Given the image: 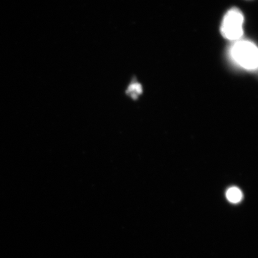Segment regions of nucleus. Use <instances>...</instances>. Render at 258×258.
<instances>
[{"instance_id": "nucleus-3", "label": "nucleus", "mask_w": 258, "mask_h": 258, "mask_svg": "<svg viewBox=\"0 0 258 258\" xmlns=\"http://www.w3.org/2000/svg\"><path fill=\"white\" fill-rule=\"evenodd\" d=\"M226 196L230 203H238L242 200V193L238 188L232 187L227 190Z\"/></svg>"}, {"instance_id": "nucleus-1", "label": "nucleus", "mask_w": 258, "mask_h": 258, "mask_svg": "<svg viewBox=\"0 0 258 258\" xmlns=\"http://www.w3.org/2000/svg\"><path fill=\"white\" fill-rule=\"evenodd\" d=\"M232 58L244 69L254 70L258 63L257 48L252 42L237 41L231 50Z\"/></svg>"}, {"instance_id": "nucleus-2", "label": "nucleus", "mask_w": 258, "mask_h": 258, "mask_svg": "<svg viewBox=\"0 0 258 258\" xmlns=\"http://www.w3.org/2000/svg\"><path fill=\"white\" fill-rule=\"evenodd\" d=\"M244 16L237 8L229 10L222 21L221 33L227 40H238L243 35Z\"/></svg>"}, {"instance_id": "nucleus-4", "label": "nucleus", "mask_w": 258, "mask_h": 258, "mask_svg": "<svg viewBox=\"0 0 258 258\" xmlns=\"http://www.w3.org/2000/svg\"><path fill=\"white\" fill-rule=\"evenodd\" d=\"M142 86L138 83H134L129 87L128 90V93L134 98H136L139 96L140 93H142Z\"/></svg>"}]
</instances>
